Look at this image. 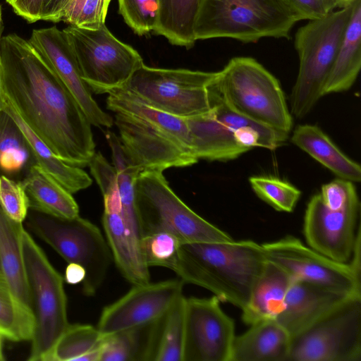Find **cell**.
<instances>
[{
    "label": "cell",
    "instance_id": "obj_29",
    "mask_svg": "<svg viewBox=\"0 0 361 361\" xmlns=\"http://www.w3.org/2000/svg\"><path fill=\"white\" fill-rule=\"evenodd\" d=\"M31 148L21 129L4 109L0 111V177L22 181L35 164Z\"/></svg>",
    "mask_w": 361,
    "mask_h": 361
},
{
    "label": "cell",
    "instance_id": "obj_40",
    "mask_svg": "<svg viewBox=\"0 0 361 361\" xmlns=\"http://www.w3.org/2000/svg\"><path fill=\"white\" fill-rule=\"evenodd\" d=\"M102 192L104 202H121L116 172L101 152H95L88 164Z\"/></svg>",
    "mask_w": 361,
    "mask_h": 361
},
{
    "label": "cell",
    "instance_id": "obj_14",
    "mask_svg": "<svg viewBox=\"0 0 361 361\" xmlns=\"http://www.w3.org/2000/svg\"><path fill=\"white\" fill-rule=\"evenodd\" d=\"M215 295L185 298L183 361H230L234 320Z\"/></svg>",
    "mask_w": 361,
    "mask_h": 361
},
{
    "label": "cell",
    "instance_id": "obj_36",
    "mask_svg": "<svg viewBox=\"0 0 361 361\" xmlns=\"http://www.w3.org/2000/svg\"><path fill=\"white\" fill-rule=\"evenodd\" d=\"M118 13L125 23L140 35H147L156 27L159 0H118Z\"/></svg>",
    "mask_w": 361,
    "mask_h": 361
},
{
    "label": "cell",
    "instance_id": "obj_50",
    "mask_svg": "<svg viewBox=\"0 0 361 361\" xmlns=\"http://www.w3.org/2000/svg\"><path fill=\"white\" fill-rule=\"evenodd\" d=\"M0 334L2 335V333H1V330H0ZM2 336H3V335H2Z\"/></svg>",
    "mask_w": 361,
    "mask_h": 361
},
{
    "label": "cell",
    "instance_id": "obj_45",
    "mask_svg": "<svg viewBox=\"0 0 361 361\" xmlns=\"http://www.w3.org/2000/svg\"><path fill=\"white\" fill-rule=\"evenodd\" d=\"M85 275V270L82 266L78 264L69 263L66 268L63 279L67 283L75 285L82 283Z\"/></svg>",
    "mask_w": 361,
    "mask_h": 361
},
{
    "label": "cell",
    "instance_id": "obj_27",
    "mask_svg": "<svg viewBox=\"0 0 361 361\" xmlns=\"http://www.w3.org/2000/svg\"><path fill=\"white\" fill-rule=\"evenodd\" d=\"M3 109L19 126L31 148L36 163L68 192L73 194L92 185V180L89 175L80 167L71 166L59 158L23 122L4 97Z\"/></svg>",
    "mask_w": 361,
    "mask_h": 361
},
{
    "label": "cell",
    "instance_id": "obj_25",
    "mask_svg": "<svg viewBox=\"0 0 361 361\" xmlns=\"http://www.w3.org/2000/svg\"><path fill=\"white\" fill-rule=\"evenodd\" d=\"M361 67V0H355L334 66L322 95L348 90Z\"/></svg>",
    "mask_w": 361,
    "mask_h": 361
},
{
    "label": "cell",
    "instance_id": "obj_4",
    "mask_svg": "<svg viewBox=\"0 0 361 361\" xmlns=\"http://www.w3.org/2000/svg\"><path fill=\"white\" fill-rule=\"evenodd\" d=\"M299 20L283 0H200L195 38H231L245 43L289 38Z\"/></svg>",
    "mask_w": 361,
    "mask_h": 361
},
{
    "label": "cell",
    "instance_id": "obj_31",
    "mask_svg": "<svg viewBox=\"0 0 361 361\" xmlns=\"http://www.w3.org/2000/svg\"><path fill=\"white\" fill-rule=\"evenodd\" d=\"M106 138L111 148L113 166L116 172L121 203V214L126 226L140 243L142 231L135 197V183L140 171L126 154L118 136L107 130Z\"/></svg>",
    "mask_w": 361,
    "mask_h": 361
},
{
    "label": "cell",
    "instance_id": "obj_47",
    "mask_svg": "<svg viewBox=\"0 0 361 361\" xmlns=\"http://www.w3.org/2000/svg\"><path fill=\"white\" fill-rule=\"evenodd\" d=\"M4 337L0 334V361L5 360L4 350H3V339Z\"/></svg>",
    "mask_w": 361,
    "mask_h": 361
},
{
    "label": "cell",
    "instance_id": "obj_5",
    "mask_svg": "<svg viewBox=\"0 0 361 361\" xmlns=\"http://www.w3.org/2000/svg\"><path fill=\"white\" fill-rule=\"evenodd\" d=\"M354 1V2H355ZM354 2L300 27L295 37L299 69L290 94L291 114L303 118L323 96Z\"/></svg>",
    "mask_w": 361,
    "mask_h": 361
},
{
    "label": "cell",
    "instance_id": "obj_38",
    "mask_svg": "<svg viewBox=\"0 0 361 361\" xmlns=\"http://www.w3.org/2000/svg\"><path fill=\"white\" fill-rule=\"evenodd\" d=\"M182 243L172 234L159 232L144 235L140 247L147 265L170 269Z\"/></svg>",
    "mask_w": 361,
    "mask_h": 361
},
{
    "label": "cell",
    "instance_id": "obj_8",
    "mask_svg": "<svg viewBox=\"0 0 361 361\" xmlns=\"http://www.w3.org/2000/svg\"><path fill=\"white\" fill-rule=\"evenodd\" d=\"M25 219L34 233L68 264H78L85 269L82 292L87 296L95 295L114 261L100 229L79 215L63 218L32 209Z\"/></svg>",
    "mask_w": 361,
    "mask_h": 361
},
{
    "label": "cell",
    "instance_id": "obj_18",
    "mask_svg": "<svg viewBox=\"0 0 361 361\" xmlns=\"http://www.w3.org/2000/svg\"><path fill=\"white\" fill-rule=\"evenodd\" d=\"M28 40L68 87L90 123L99 128L112 127L114 118L93 99L63 30L56 26L35 29Z\"/></svg>",
    "mask_w": 361,
    "mask_h": 361
},
{
    "label": "cell",
    "instance_id": "obj_34",
    "mask_svg": "<svg viewBox=\"0 0 361 361\" xmlns=\"http://www.w3.org/2000/svg\"><path fill=\"white\" fill-rule=\"evenodd\" d=\"M185 300L181 295L164 317L154 361H183L185 341Z\"/></svg>",
    "mask_w": 361,
    "mask_h": 361
},
{
    "label": "cell",
    "instance_id": "obj_49",
    "mask_svg": "<svg viewBox=\"0 0 361 361\" xmlns=\"http://www.w3.org/2000/svg\"><path fill=\"white\" fill-rule=\"evenodd\" d=\"M3 30H4V23H3V19H2V8H1V5L0 4V42H1V37H2Z\"/></svg>",
    "mask_w": 361,
    "mask_h": 361
},
{
    "label": "cell",
    "instance_id": "obj_19",
    "mask_svg": "<svg viewBox=\"0 0 361 361\" xmlns=\"http://www.w3.org/2000/svg\"><path fill=\"white\" fill-rule=\"evenodd\" d=\"M351 295L291 279L283 309L275 320L293 336Z\"/></svg>",
    "mask_w": 361,
    "mask_h": 361
},
{
    "label": "cell",
    "instance_id": "obj_33",
    "mask_svg": "<svg viewBox=\"0 0 361 361\" xmlns=\"http://www.w3.org/2000/svg\"><path fill=\"white\" fill-rule=\"evenodd\" d=\"M35 328L32 311L16 295L8 282L0 276V330L12 341H30Z\"/></svg>",
    "mask_w": 361,
    "mask_h": 361
},
{
    "label": "cell",
    "instance_id": "obj_20",
    "mask_svg": "<svg viewBox=\"0 0 361 361\" xmlns=\"http://www.w3.org/2000/svg\"><path fill=\"white\" fill-rule=\"evenodd\" d=\"M102 223L113 260L123 276L133 286L150 282L140 241L126 226L121 211L104 208Z\"/></svg>",
    "mask_w": 361,
    "mask_h": 361
},
{
    "label": "cell",
    "instance_id": "obj_41",
    "mask_svg": "<svg viewBox=\"0 0 361 361\" xmlns=\"http://www.w3.org/2000/svg\"><path fill=\"white\" fill-rule=\"evenodd\" d=\"M319 195L324 204L332 210L342 209L359 199L353 182L340 178L324 184Z\"/></svg>",
    "mask_w": 361,
    "mask_h": 361
},
{
    "label": "cell",
    "instance_id": "obj_32",
    "mask_svg": "<svg viewBox=\"0 0 361 361\" xmlns=\"http://www.w3.org/2000/svg\"><path fill=\"white\" fill-rule=\"evenodd\" d=\"M200 0H159L158 20L153 32L173 45L192 48Z\"/></svg>",
    "mask_w": 361,
    "mask_h": 361
},
{
    "label": "cell",
    "instance_id": "obj_13",
    "mask_svg": "<svg viewBox=\"0 0 361 361\" xmlns=\"http://www.w3.org/2000/svg\"><path fill=\"white\" fill-rule=\"evenodd\" d=\"M262 245L266 259L292 279L310 282L345 294L361 295V278L348 263L334 261L292 235Z\"/></svg>",
    "mask_w": 361,
    "mask_h": 361
},
{
    "label": "cell",
    "instance_id": "obj_35",
    "mask_svg": "<svg viewBox=\"0 0 361 361\" xmlns=\"http://www.w3.org/2000/svg\"><path fill=\"white\" fill-rule=\"evenodd\" d=\"M249 183L259 198L279 212H293L301 196L299 189L276 177L254 176Z\"/></svg>",
    "mask_w": 361,
    "mask_h": 361
},
{
    "label": "cell",
    "instance_id": "obj_12",
    "mask_svg": "<svg viewBox=\"0 0 361 361\" xmlns=\"http://www.w3.org/2000/svg\"><path fill=\"white\" fill-rule=\"evenodd\" d=\"M76 57L82 78L96 94L123 87L144 64L140 54L108 30L68 25L63 30Z\"/></svg>",
    "mask_w": 361,
    "mask_h": 361
},
{
    "label": "cell",
    "instance_id": "obj_23",
    "mask_svg": "<svg viewBox=\"0 0 361 361\" xmlns=\"http://www.w3.org/2000/svg\"><path fill=\"white\" fill-rule=\"evenodd\" d=\"M24 231L23 223L12 219L0 204V276L32 311L23 257Z\"/></svg>",
    "mask_w": 361,
    "mask_h": 361
},
{
    "label": "cell",
    "instance_id": "obj_28",
    "mask_svg": "<svg viewBox=\"0 0 361 361\" xmlns=\"http://www.w3.org/2000/svg\"><path fill=\"white\" fill-rule=\"evenodd\" d=\"M163 319L106 336L100 361L154 360Z\"/></svg>",
    "mask_w": 361,
    "mask_h": 361
},
{
    "label": "cell",
    "instance_id": "obj_2",
    "mask_svg": "<svg viewBox=\"0 0 361 361\" xmlns=\"http://www.w3.org/2000/svg\"><path fill=\"white\" fill-rule=\"evenodd\" d=\"M106 107L114 113L126 154L140 172H163L198 161L186 118L152 107L123 87L108 93Z\"/></svg>",
    "mask_w": 361,
    "mask_h": 361
},
{
    "label": "cell",
    "instance_id": "obj_39",
    "mask_svg": "<svg viewBox=\"0 0 361 361\" xmlns=\"http://www.w3.org/2000/svg\"><path fill=\"white\" fill-rule=\"evenodd\" d=\"M0 204L12 219L21 223L25 220L30 205L21 181L0 177Z\"/></svg>",
    "mask_w": 361,
    "mask_h": 361
},
{
    "label": "cell",
    "instance_id": "obj_10",
    "mask_svg": "<svg viewBox=\"0 0 361 361\" xmlns=\"http://www.w3.org/2000/svg\"><path fill=\"white\" fill-rule=\"evenodd\" d=\"M288 361H361V295H351L291 336Z\"/></svg>",
    "mask_w": 361,
    "mask_h": 361
},
{
    "label": "cell",
    "instance_id": "obj_42",
    "mask_svg": "<svg viewBox=\"0 0 361 361\" xmlns=\"http://www.w3.org/2000/svg\"><path fill=\"white\" fill-rule=\"evenodd\" d=\"M298 17L302 20L322 18L338 8V0H283Z\"/></svg>",
    "mask_w": 361,
    "mask_h": 361
},
{
    "label": "cell",
    "instance_id": "obj_30",
    "mask_svg": "<svg viewBox=\"0 0 361 361\" xmlns=\"http://www.w3.org/2000/svg\"><path fill=\"white\" fill-rule=\"evenodd\" d=\"M106 336L90 324H69L43 361H100Z\"/></svg>",
    "mask_w": 361,
    "mask_h": 361
},
{
    "label": "cell",
    "instance_id": "obj_6",
    "mask_svg": "<svg viewBox=\"0 0 361 361\" xmlns=\"http://www.w3.org/2000/svg\"><path fill=\"white\" fill-rule=\"evenodd\" d=\"M212 85L246 117L288 134L291 130L292 114L279 80L255 59H231Z\"/></svg>",
    "mask_w": 361,
    "mask_h": 361
},
{
    "label": "cell",
    "instance_id": "obj_11",
    "mask_svg": "<svg viewBox=\"0 0 361 361\" xmlns=\"http://www.w3.org/2000/svg\"><path fill=\"white\" fill-rule=\"evenodd\" d=\"M217 72L158 68L143 64L123 86L152 107L182 118L209 111V85Z\"/></svg>",
    "mask_w": 361,
    "mask_h": 361
},
{
    "label": "cell",
    "instance_id": "obj_16",
    "mask_svg": "<svg viewBox=\"0 0 361 361\" xmlns=\"http://www.w3.org/2000/svg\"><path fill=\"white\" fill-rule=\"evenodd\" d=\"M209 90L210 110L186 118L192 150L198 160L227 161L235 159L246 152L237 142L238 130L257 121L232 108L212 84Z\"/></svg>",
    "mask_w": 361,
    "mask_h": 361
},
{
    "label": "cell",
    "instance_id": "obj_46",
    "mask_svg": "<svg viewBox=\"0 0 361 361\" xmlns=\"http://www.w3.org/2000/svg\"><path fill=\"white\" fill-rule=\"evenodd\" d=\"M355 0H338V8L347 6L354 2Z\"/></svg>",
    "mask_w": 361,
    "mask_h": 361
},
{
    "label": "cell",
    "instance_id": "obj_3",
    "mask_svg": "<svg viewBox=\"0 0 361 361\" xmlns=\"http://www.w3.org/2000/svg\"><path fill=\"white\" fill-rule=\"evenodd\" d=\"M266 262L262 245L252 240L188 243L180 245L170 269L243 310Z\"/></svg>",
    "mask_w": 361,
    "mask_h": 361
},
{
    "label": "cell",
    "instance_id": "obj_26",
    "mask_svg": "<svg viewBox=\"0 0 361 361\" xmlns=\"http://www.w3.org/2000/svg\"><path fill=\"white\" fill-rule=\"evenodd\" d=\"M21 182L29 200V209L63 218L79 215V207L72 194L37 163Z\"/></svg>",
    "mask_w": 361,
    "mask_h": 361
},
{
    "label": "cell",
    "instance_id": "obj_15",
    "mask_svg": "<svg viewBox=\"0 0 361 361\" xmlns=\"http://www.w3.org/2000/svg\"><path fill=\"white\" fill-rule=\"evenodd\" d=\"M184 283L176 279L133 286L103 309L97 327L102 334L109 336L159 322L183 295Z\"/></svg>",
    "mask_w": 361,
    "mask_h": 361
},
{
    "label": "cell",
    "instance_id": "obj_24",
    "mask_svg": "<svg viewBox=\"0 0 361 361\" xmlns=\"http://www.w3.org/2000/svg\"><path fill=\"white\" fill-rule=\"evenodd\" d=\"M291 142L338 178L353 183L360 181V166L347 157L318 126H298Z\"/></svg>",
    "mask_w": 361,
    "mask_h": 361
},
{
    "label": "cell",
    "instance_id": "obj_22",
    "mask_svg": "<svg viewBox=\"0 0 361 361\" xmlns=\"http://www.w3.org/2000/svg\"><path fill=\"white\" fill-rule=\"evenodd\" d=\"M291 278L281 269L267 260L255 281L248 301L242 310V320L252 325L275 319L281 312Z\"/></svg>",
    "mask_w": 361,
    "mask_h": 361
},
{
    "label": "cell",
    "instance_id": "obj_17",
    "mask_svg": "<svg viewBox=\"0 0 361 361\" xmlns=\"http://www.w3.org/2000/svg\"><path fill=\"white\" fill-rule=\"evenodd\" d=\"M359 199L345 208L332 210L319 194L308 202L304 216L303 234L307 246L338 262L348 263L360 225Z\"/></svg>",
    "mask_w": 361,
    "mask_h": 361
},
{
    "label": "cell",
    "instance_id": "obj_7",
    "mask_svg": "<svg viewBox=\"0 0 361 361\" xmlns=\"http://www.w3.org/2000/svg\"><path fill=\"white\" fill-rule=\"evenodd\" d=\"M135 197L142 237L164 232L182 243L233 240L184 203L171 188L162 171H141L135 183Z\"/></svg>",
    "mask_w": 361,
    "mask_h": 361
},
{
    "label": "cell",
    "instance_id": "obj_1",
    "mask_svg": "<svg viewBox=\"0 0 361 361\" xmlns=\"http://www.w3.org/2000/svg\"><path fill=\"white\" fill-rule=\"evenodd\" d=\"M0 71L4 97L23 122L66 163L88 165L95 154L92 124L28 39L1 37Z\"/></svg>",
    "mask_w": 361,
    "mask_h": 361
},
{
    "label": "cell",
    "instance_id": "obj_9",
    "mask_svg": "<svg viewBox=\"0 0 361 361\" xmlns=\"http://www.w3.org/2000/svg\"><path fill=\"white\" fill-rule=\"evenodd\" d=\"M23 257L35 328L29 361H43L68 326L64 279L30 234L24 231Z\"/></svg>",
    "mask_w": 361,
    "mask_h": 361
},
{
    "label": "cell",
    "instance_id": "obj_48",
    "mask_svg": "<svg viewBox=\"0 0 361 361\" xmlns=\"http://www.w3.org/2000/svg\"><path fill=\"white\" fill-rule=\"evenodd\" d=\"M4 106V95L1 87V71H0V111L3 110Z\"/></svg>",
    "mask_w": 361,
    "mask_h": 361
},
{
    "label": "cell",
    "instance_id": "obj_37",
    "mask_svg": "<svg viewBox=\"0 0 361 361\" xmlns=\"http://www.w3.org/2000/svg\"><path fill=\"white\" fill-rule=\"evenodd\" d=\"M111 0H72L66 8L62 20L69 25L97 30L105 25Z\"/></svg>",
    "mask_w": 361,
    "mask_h": 361
},
{
    "label": "cell",
    "instance_id": "obj_44",
    "mask_svg": "<svg viewBox=\"0 0 361 361\" xmlns=\"http://www.w3.org/2000/svg\"><path fill=\"white\" fill-rule=\"evenodd\" d=\"M72 0H43L40 20L59 23Z\"/></svg>",
    "mask_w": 361,
    "mask_h": 361
},
{
    "label": "cell",
    "instance_id": "obj_43",
    "mask_svg": "<svg viewBox=\"0 0 361 361\" xmlns=\"http://www.w3.org/2000/svg\"><path fill=\"white\" fill-rule=\"evenodd\" d=\"M13 12L29 23L40 20L43 0H6Z\"/></svg>",
    "mask_w": 361,
    "mask_h": 361
},
{
    "label": "cell",
    "instance_id": "obj_21",
    "mask_svg": "<svg viewBox=\"0 0 361 361\" xmlns=\"http://www.w3.org/2000/svg\"><path fill=\"white\" fill-rule=\"evenodd\" d=\"M291 336L275 319L250 325L235 336L230 361H288Z\"/></svg>",
    "mask_w": 361,
    "mask_h": 361
}]
</instances>
